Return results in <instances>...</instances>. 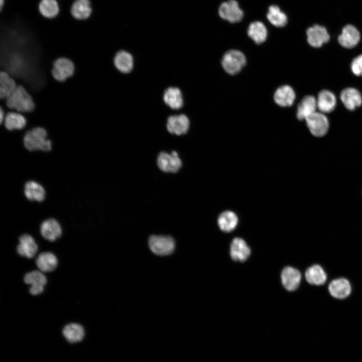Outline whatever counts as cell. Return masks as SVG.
Returning <instances> with one entry per match:
<instances>
[{
  "label": "cell",
  "instance_id": "6da1fadb",
  "mask_svg": "<svg viewBox=\"0 0 362 362\" xmlns=\"http://www.w3.org/2000/svg\"><path fill=\"white\" fill-rule=\"evenodd\" d=\"M24 143L25 147L30 151H48L51 149V142L47 139L46 131L40 127L28 131L24 136Z\"/></svg>",
  "mask_w": 362,
  "mask_h": 362
},
{
  "label": "cell",
  "instance_id": "7a4b0ae2",
  "mask_svg": "<svg viewBox=\"0 0 362 362\" xmlns=\"http://www.w3.org/2000/svg\"><path fill=\"white\" fill-rule=\"evenodd\" d=\"M7 99V106L18 111L29 112L34 109L32 97L21 85H18L15 90Z\"/></svg>",
  "mask_w": 362,
  "mask_h": 362
},
{
  "label": "cell",
  "instance_id": "3957f363",
  "mask_svg": "<svg viewBox=\"0 0 362 362\" xmlns=\"http://www.w3.org/2000/svg\"><path fill=\"white\" fill-rule=\"evenodd\" d=\"M148 245L153 253L158 255L171 254L175 248V241L170 236L151 235L148 240Z\"/></svg>",
  "mask_w": 362,
  "mask_h": 362
},
{
  "label": "cell",
  "instance_id": "277c9868",
  "mask_svg": "<svg viewBox=\"0 0 362 362\" xmlns=\"http://www.w3.org/2000/svg\"><path fill=\"white\" fill-rule=\"evenodd\" d=\"M246 59L244 54L237 50H230L224 55L222 64L229 74L234 75L239 72L245 65Z\"/></svg>",
  "mask_w": 362,
  "mask_h": 362
},
{
  "label": "cell",
  "instance_id": "5b68a950",
  "mask_svg": "<svg viewBox=\"0 0 362 362\" xmlns=\"http://www.w3.org/2000/svg\"><path fill=\"white\" fill-rule=\"evenodd\" d=\"M305 120L310 131L315 136H323L328 130V120L322 112L316 111L307 117Z\"/></svg>",
  "mask_w": 362,
  "mask_h": 362
},
{
  "label": "cell",
  "instance_id": "8992f818",
  "mask_svg": "<svg viewBox=\"0 0 362 362\" xmlns=\"http://www.w3.org/2000/svg\"><path fill=\"white\" fill-rule=\"evenodd\" d=\"M157 164L164 172H176L181 167L182 162L176 151H173L170 153L162 151L158 155Z\"/></svg>",
  "mask_w": 362,
  "mask_h": 362
},
{
  "label": "cell",
  "instance_id": "52a82bcc",
  "mask_svg": "<svg viewBox=\"0 0 362 362\" xmlns=\"http://www.w3.org/2000/svg\"><path fill=\"white\" fill-rule=\"evenodd\" d=\"M218 13L221 18L230 23L239 22L243 17V13L235 0H228L222 3Z\"/></svg>",
  "mask_w": 362,
  "mask_h": 362
},
{
  "label": "cell",
  "instance_id": "ba28073f",
  "mask_svg": "<svg viewBox=\"0 0 362 362\" xmlns=\"http://www.w3.org/2000/svg\"><path fill=\"white\" fill-rule=\"evenodd\" d=\"M24 281L27 285H31L29 293L33 296L41 294L44 291V287L47 284V278L45 275L38 270H33L26 274Z\"/></svg>",
  "mask_w": 362,
  "mask_h": 362
},
{
  "label": "cell",
  "instance_id": "9c48e42d",
  "mask_svg": "<svg viewBox=\"0 0 362 362\" xmlns=\"http://www.w3.org/2000/svg\"><path fill=\"white\" fill-rule=\"evenodd\" d=\"M307 41L313 47H320L327 43L330 36L327 29L323 26L314 25L307 30Z\"/></svg>",
  "mask_w": 362,
  "mask_h": 362
},
{
  "label": "cell",
  "instance_id": "30bf717a",
  "mask_svg": "<svg viewBox=\"0 0 362 362\" xmlns=\"http://www.w3.org/2000/svg\"><path fill=\"white\" fill-rule=\"evenodd\" d=\"M74 70L73 63L68 59L62 57L54 62L52 74L55 79L63 81L73 74Z\"/></svg>",
  "mask_w": 362,
  "mask_h": 362
},
{
  "label": "cell",
  "instance_id": "8fae6325",
  "mask_svg": "<svg viewBox=\"0 0 362 362\" xmlns=\"http://www.w3.org/2000/svg\"><path fill=\"white\" fill-rule=\"evenodd\" d=\"M360 33L354 26L348 24L345 26L338 37L339 43L346 48L355 47L360 40Z\"/></svg>",
  "mask_w": 362,
  "mask_h": 362
},
{
  "label": "cell",
  "instance_id": "7c38bea8",
  "mask_svg": "<svg viewBox=\"0 0 362 362\" xmlns=\"http://www.w3.org/2000/svg\"><path fill=\"white\" fill-rule=\"evenodd\" d=\"M189 126V119L184 114L170 116L166 123V128L168 132L177 135L186 133Z\"/></svg>",
  "mask_w": 362,
  "mask_h": 362
},
{
  "label": "cell",
  "instance_id": "4fadbf2b",
  "mask_svg": "<svg viewBox=\"0 0 362 362\" xmlns=\"http://www.w3.org/2000/svg\"><path fill=\"white\" fill-rule=\"evenodd\" d=\"M19 243L17 246L18 254L28 258H33L38 251V246L34 238L28 234H24L19 237Z\"/></svg>",
  "mask_w": 362,
  "mask_h": 362
},
{
  "label": "cell",
  "instance_id": "5bb4252c",
  "mask_svg": "<svg viewBox=\"0 0 362 362\" xmlns=\"http://www.w3.org/2000/svg\"><path fill=\"white\" fill-rule=\"evenodd\" d=\"M92 12L93 8L90 0H74L70 9L71 16L78 21L88 19Z\"/></svg>",
  "mask_w": 362,
  "mask_h": 362
},
{
  "label": "cell",
  "instance_id": "9a60e30c",
  "mask_svg": "<svg viewBox=\"0 0 362 362\" xmlns=\"http://www.w3.org/2000/svg\"><path fill=\"white\" fill-rule=\"evenodd\" d=\"M301 279L300 272L291 266L285 267L281 273V280L284 287L289 291H293L299 287Z\"/></svg>",
  "mask_w": 362,
  "mask_h": 362
},
{
  "label": "cell",
  "instance_id": "2e32d148",
  "mask_svg": "<svg viewBox=\"0 0 362 362\" xmlns=\"http://www.w3.org/2000/svg\"><path fill=\"white\" fill-rule=\"evenodd\" d=\"M230 252L233 260L243 262L249 256L250 249L243 239L236 237L231 243Z\"/></svg>",
  "mask_w": 362,
  "mask_h": 362
},
{
  "label": "cell",
  "instance_id": "e0dca14e",
  "mask_svg": "<svg viewBox=\"0 0 362 362\" xmlns=\"http://www.w3.org/2000/svg\"><path fill=\"white\" fill-rule=\"evenodd\" d=\"M40 233L46 240L53 242L60 237L62 229L57 221L50 218L42 223L40 226Z\"/></svg>",
  "mask_w": 362,
  "mask_h": 362
},
{
  "label": "cell",
  "instance_id": "ac0fdd59",
  "mask_svg": "<svg viewBox=\"0 0 362 362\" xmlns=\"http://www.w3.org/2000/svg\"><path fill=\"white\" fill-rule=\"evenodd\" d=\"M340 98L344 106L349 110H354L362 104L360 93L353 87L343 89L340 93Z\"/></svg>",
  "mask_w": 362,
  "mask_h": 362
},
{
  "label": "cell",
  "instance_id": "d6986e66",
  "mask_svg": "<svg viewBox=\"0 0 362 362\" xmlns=\"http://www.w3.org/2000/svg\"><path fill=\"white\" fill-rule=\"evenodd\" d=\"M316 100L317 108L323 113L332 112L336 105L335 96L327 89L321 90L318 94Z\"/></svg>",
  "mask_w": 362,
  "mask_h": 362
},
{
  "label": "cell",
  "instance_id": "ffe728a7",
  "mask_svg": "<svg viewBox=\"0 0 362 362\" xmlns=\"http://www.w3.org/2000/svg\"><path fill=\"white\" fill-rule=\"evenodd\" d=\"M316 99L313 96H305L298 106L297 117L300 120H305L316 112Z\"/></svg>",
  "mask_w": 362,
  "mask_h": 362
},
{
  "label": "cell",
  "instance_id": "44dd1931",
  "mask_svg": "<svg viewBox=\"0 0 362 362\" xmlns=\"http://www.w3.org/2000/svg\"><path fill=\"white\" fill-rule=\"evenodd\" d=\"M328 290L333 297L343 299L350 294L351 287L346 279L340 278L332 281L329 285Z\"/></svg>",
  "mask_w": 362,
  "mask_h": 362
},
{
  "label": "cell",
  "instance_id": "7402d4cb",
  "mask_svg": "<svg viewBox=\"0 0 362 362\" xmlns=\"http://www.w3.org/2000/svg\"><path fill=\"white\" fill-rule=\"evenodd\" d=\"M62 332L64 338L70 343L81 341L85 335L83 327L76 323L66 324L63 328Z\"/></svg>",
  "mask_w": 362,
  "mask_h": 362
},
{
  "label": "cell",
  "instance_id": "603a6c76",
  "mask_svg": "<svg viewBox=\"0 0 362 362\" xmlns=\"http://www.w3.org/2000/svg\"><path fill=\"white\" fill-rule=\"evenodd\" d=\"M36 263L41 271L45 273L52 272L56 269L58 260L52 252H42L37 256Z\"/></svg>",
  "mask_w": 362,
  "mask_h": 362
},
{
  "label": "cell",
  "instance_id": "cb8c5ba5",
  "mask_svg": "<svg viewBox=\"0 0 362 362\" xmlns=\"http://www.w3.org/2000/svg\"><path fill=\"white\" fill-rule=\"evenodd\" d=\"M296 96L293 89L289 85H283L279 87L274 95L275 102L281 107L291 106Z\"/></svg>",
  "mask_w": 362,
  "mask_h": 362
},
{
  "label": "cell",
  "instance_id": "d4e9b609",
  "mask_svg": "<svg viewBox=\"0 0 362 362\" xmlns=\"http://www.w3.org/2000/svg\"><path fill=\"white\" fill-rule=\"evenodd\" d=\"M38 9L40 15L47 19L56 18L60 12V7L57 0H40Z\"/></svg>",
  "mask_w": 362,
  "mask_h": 362
},
{
  "label": "cell",
  "instance_id": "484cf974",
  "mask_svg": "<svg viewBox=\"0 0 362 362\" xmlns=\"http://www.w3.org/2000/svg\"><path fill=\"white\" fill-rule=\"evenodd\" d=\"M163 100L172 109H179L183 105V99L180 90L175 87H169L164 92Z\"/></svg>",
  "mask_w": 362,
  "mask_h": 362
},
{
  "label": "cell",
  "instance_id": "4316f807",
  "mask_svg": "<svg viewBox=\"0 0 362 362\" xmlns=\"http://www.w3.org/2000/svg\"><path fill=\"white\" fill-rule=\"evenodd\" d=\"M238 219L233 212L226 211L222 212L218 218V224L220 229L225 232L233 231L237 226Z\"/></svg>",
  "mask_w": 362,
  "mask_h": 362
},
{
  "label": "cell",
  "instance_id": "83f0119b",
  "mask_svg": "<svg viewBox=\"0 0 362 362\" xmlns=\"http://www.w3.org/2000/svg\"><path fill=\"white\" fill-rule=\"evenodd\" d=\"M24 192L26 198L32 201L41 202L45 197L43 187L35 181H29L25 184Z\"/></svg>",
  "mask_w": 362,
  "mask_h": 362
},
{
  "label": "cell",
  "instance_id": "f1b7e54d",
  "mask_svg": "<svg viewBox=\"0 0 362 362\" xmlns=\"http://www.w3.org/2000/svg\"><path fill=\"white\" fill-rule=\"evenodd\" d=\"M114 64L121 72L129 73L133 67V58L132 55L125 51H120L114 58Z\"/></svg>",
  "mask_w": 362,
  "mask_h": 362
},
{
  "label": "cell",
  "instance_id": "f546056e",
  "mask_svg": "<svg viewBox=\"0 0 362 362\" xmlns=\"http://www.w3.org/2000/svg\"><path fill=\"white\" fill-rule=\"evenodd\" d=\"M248 36L257 44L265 41L267 37V32L264 25L259 21L251 23L248 28Z\"/></svg>",
  "mask_w": 362,
  "mask_h": 362
},
{
  "label": "cell",
  "instance_id": "4dcf8cb0",
  "mask_svg": "<svg viewBox=\"0 0 362 362\" xmlns=\"http://www.w3.org/2000/svg\"><path fill=\"white\" fill-rule=\"evenodd\" d=\"M305 278L310 284L321 285L325 282L326 275L321 266L316 264L309 267L306 270Z\"/></svg>",
  "mask_w": 362,
  "mask_h": 362
},
{
  "label": "cell",
  "instance_id": "1f68e13d",
  "mask_svg": "<svg viewBox=\"0 0 362 362\" xmlns=\"http://www.w3.org/2000/svg\"><path fill=\"white\" fill-rule=\"evenodd\" d=\"M17 86L14 80L9 74L2 71L0 74V97L7 99L15 90Z\"/></svg>",
  "mask_w": 362,
  "mask_h": 362
},
{
  "label": "cell",
  "instance_id": "d6a6232c",
  "mask_svg": "<svg viewBox=\"0 0 362 362\" xmlns=\"http://www.w3.org/2000/svg\"><path fill=\"white\" fill-rule=\"evenodd\" d=\"M266 17L269 22L277 27L285 26L288 21L286 15L276 5L270 6L268 8Z\"/></svg>",
  "mask_w": 362,
  "mask_h": 362
},
{
  "label": "cell",
  "instance_id": "836d02e7",
  "mask_svg": "<svg viewBox=\"0 0 362 362\" xmlns=\"http://www.w3.org/2000/svg\"><path fill=\"white\" fill-rule=\"evenodd\" d=\"M26 124L25 118L19 113L10 112L5 117V125L9 130L21 129Z\"/></svg>",
  "mask_w": 362,
  "mask_h": 362
},
{
  "label": "cell",
  "instance_id": "e575fe53",
  "mask_svg": "<svg viewBox=\"0 0 362 362\" xmlns=\"http://www.w3.org/2000/svg\"><path fill=\"white\" fill-rule=\"evenodd\" d=\"M351 69L356 76H362V54L353 59L351 63Z\"/></svg>",
  "mask_w": 362,
  "mask_h": 362
},
{
  "label": "cell",
  "instance_id": "d590c367",
  "mask_svg": "<svg viewBox=\"0 0 362 362\" xmlns=\"http://www.w3.org/2000/svg\"><path fill=\"white\" fill-rule=\"evenodd\" d=\"M4 112L3 111L2 108H1V111H0V122L1 123H2L4 119Z\"/></svg>",
  "mask_w": 362,
  "mask_h": 362
},
{
  "label": "cell",
  "instance_id": "8d00e7d4",
  "mask_svg": "<svg viewBox=\"0 0 362 362\" xmlns=\"http://www.w3.org/2000/svg\"><path fill=\"white\" fill-rule=\"evenodd\" d=\"M5 4V0H0V10L3 8Z\"/></svg>",
  "mask_w": 362,
  "mask_h": 362
}]
</instances>
